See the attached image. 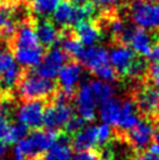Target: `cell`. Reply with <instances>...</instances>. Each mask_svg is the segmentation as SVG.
Here are the masks:
<instances>
[{"instance_id":"cell-1","label":"cell","mask_w":159,"mask_h":160,"mask_svg":"<svg viewBox=\"0 0 159 160\" xmlns=\"http://www.w3.org/2000/svg\"><path fill=\"white\" fill-rule=\"evenodd\" d=\"M17 89L22 102L34 99L47 101L56 91V84L53 80L44 78L34 71H26L21 72Z\"/></svg>"},{"instance_id":"cell-2","label":"cell","mask_w":159,"mask_h":160,"mask_svg":"<svg viewBox=\"0 0 159 160\" xmlns=\"http://www.w3.org/2000/svg\"><path fill=\"white\" fill-rule=\"evenodd\" d=\"M95 12L91 0H64L59 2L53 12V20L61 27L76 26L88 20Z\"/></svg>"},{"instance_id":"cell-3","label":"cell","mask_w":159,"mask_h":160,"mask_svg":"<svg viewBox=\"0 0 159 160\" xmlns=\"http://www.w3.org/2000/svg\"><path fill=\"white\" fill-rule=\"evenodd\" d=\"M79 60L98 80L109 83L116 80L117 74L109 62V54L105 48L96 45L89 46L83 48Z\"/></svg>"},{"instance_id":"cell-4","label":"cell","mask_w":159,"mask_h":160,"mask_svg":"<svg viewBox=\"0 0 159 160\" xmlns=\"http://www.w3.org/2000/svg\"><path fill=\"white\" fill-rule=\"evenodd\" d=\"M59 133L55 130H33L18 142L17 146L23 153L26 160H42L44 154L56 140Z\"/></svg>"},{"instance_id":"cell-5","label":"cell","mask_w":159,"mask_h":160,"mask_svg":"<svg viewBox=\"0 0 159 160\" xmlns=\"http://www.w3.org/2000/svg\"><path fill=\"white\" fill-rule=\"evenodd\" d=\"M133 23L146 31L159 29V4L156 1L135 0L130 8Z\"/></svg>"},{"instance_id":"cell-6","label":"cell","mask_w":159,"mask_h":160,"mask_svg":"<svg viewBox=\"0 0 159 160\" xmlns=\"http://www.w3.org/2000/svg\"><path fill=\"white\" fill-rule=\"evenodd\" d=\"M46 102L47 101H42V99L22 102V104L19 105L15 111V116L18 118L19 123L23 124L28 129H40L44 125V112Z\"/></svg>"},{"instance_id":"cell-7","label":"cell","mask_w":159,"mask_h":160,"mask_svg":"<svg viewBox=\"0 0 159 160\" xmlns=\"http://www.w3.org/2000/svg\"><path fill=\"white\" fill-rule=\"evenodd\" d=\"M73 117V109L69 102H52L44 107V125L49 130H58L64 128Z\"/></svg>"},{"instance_id":"cell-8","label":"cell","mask_w":159,"mask_h":160,"mask_svg":"<svg viewBox=\"0 0 159 160\" xmlns=\"http://www.w3.org/2000/svg\"><path fill=\"white\" fill-rule=\"evenodd\" d=\"M121 40L141 56H147L153 46V36L150 31H146L139 27H130L125 29Z\"/></svg>"},{"instance_id":"cell-9","label":"cell","mask_w":159,"mask_h":160,"mask_svg":"<svg viewBox=\"0 0 159 160\" xmlns=\"http://www.w3.org/2000/svg\"><path fill=\"white\" fill-rule=\"evenodd\" d=\"M67 58L68 55L61 48L52 47L47 53L44 54V58L36 67L35 72L44 78L54 80L55 77H58L59 71L67 62Z\"/></svg>"},{"instance_id":"cell-10","label":"cell","mask_w":159,"mask_h":160,"mask_svg":"<svg viewBox=\"0 0 159 160\" xmlns=\"http://www.w3.org/2000/svg\"><path fill=\"white\" fill-rule=\"evenodd\" d=\"M155 137V126L149 120H138V123L126 131V139L132 148L136 151H143Z\"/></svg>"},{"instance_id":"cell-11","label":"cell","mask_w":159,"mask_h":160,"mask_svg":"<svg viewBox=\"0 0 159 160\" xmlns=\"http://www.w3.org/2000/svg\"><path fill=\"white\" fill-rule=\"evenodd\" d=\"M76 90V109L79 116L85 122H91L96 117L98 104L91 92L89 81L83 82Z\"/></svg>"},{"instance_id":"cell-12","label":"cell","mask_w":159,"mask_h":160,"mask_svg":"<svg viewBox=\"0 0 159 160\" xmlns=\"http://www.w3.org/2000/svg\"><path fill=\"white\" fill-rule=\"evenodd\" d=\"M83 75V68L77 62H68L59 71L58 78L61 90L68 96H73Z\"/></svg>"},{"instance_id":"cell-13","label":"cell","mask_w":159,"mask_h":160,"mask_svg":"<svg viewBox=\"0 0 159 160\" xmlns=\"http://www.w3.org/2000/svg\"><path fill=\"white\" fill-rule=\"evenodd\" d=\"M109 54V62L114 68L116 74L126 75L129 68L131 67L133 60L136 58L133 50L126 45H118L111 48Z\"/></svg>"},{"instance_id":"cell-14","label":"cell","mask_w":159,"mask_h":160,"mask_svg":"<svg viewBox=\"0 0 159 160\" xmlns=\"http://www.w3.org/2000/svg\"><path fill=\"white\" fill-rule=\"evenodd\" d=\"M136 107L145 116H155L159 111V88L146 87L138 91L136 96Z\"/></svg>"},{"instance_id":"cell-15","label":"cell","mask_w":159,"mask_h":160,"mask_svg":"<svg viewBox=\"0 0 159 160\" xmlns=\"http://www.w3.org/2000/svg\"><path fill=\"white\" fill-rule=\"evenodd\" d=\"M44 54V47L39 43L32 47H14L13 56L21 67L35 68L40 64Z\"/></svg>"},{"instance_id":"cell-16","label":"cell","mask_w":159,"mask_h":160,"mask_svg":"<svg viewBox=\"0 0 159 160\" xmlns=\"http://www.w3.org/2000/svg\"><path fill=\"white\" fill-rule=\"evenodd\" d=\"M73 147L69 136L67 133H59L56 140L44 154L42 160H71Z\"/></svg>"},{"instance_id":"cell-17","label":"cell","mask_w":159,"mask_h":160,"mask_svg":"<svg viewBox=\"0 0 159 160\" xmlns=\"http://www.w3.org/2000/svg\"><path fill=\"white\" fill-rule=\"evenodd\" d=\"M98 145L97 142V126L96 125H88L83 126L74 133V138L71 142V147L76 151H84V150H93Z\"/></svg>"},{"instance_id":"cell-18","label":"cell","mask_w":159,"mask_h":160,"mask_svg":"<svg viewBox=\"0 0 159 160\" xmlns=\"http://www.w3.org/2000/svg\"><path fill=\"white\" fill-rule=\"evenodd\" d=\"M35 34L42 47H53L60 40V33L58 27L52 21L42 18L35 25Z\"/></svg>"},{"instance_id":"cell-19","label":"cell","mask_w":159,"mask_h":160,"mask_svg":"<svg viewBox=\"0 0 159 160\" xmlns=\"http://www.w3.org/2000/svg\"><path fill=\"white\" fill-rule=\"evenodd\" d=\"M101 31L96 25L89 20L81 21L75 26V38L81 42L82 46L96 45L101 40Z\"/></svg>"},{"instance_id":"cell-20","label":"cell","mask_w":159,"mask_h":160,"mask_svg":"<svg viewBox=\"0 0 159 160\" xmlns=\"http://www.w3.org/2000/svg\"><path fill=\"white\" fill-rule=\"evenodd\" d=\"M138 109L132 99H124L121 104V112L116 126L119 130L128 131L138 123Z\"/></svg>"},{"instance_id":"cell-21","label":"cell","mask_w":159,"mask_h":160,"mask_svg":"<svg viewBox=\"0 0 159 160\" xmlns=\"http://www.w3.org/2000/svg\"><path fill=\"white\" fill-rule=\"evenodd\" d=\"M121 104H122V101L115 97H111L105 102L101 103L100 104V118L102 122L110 126H116L119 112H121Z\"/></svg>"},{"instance_id":"cell-22","label":"cell","mask_w":159,"mask_h":160,"mask_svg":"<svg viewBox=\"0 0 159 160\" xmlns=\"http://www.w3.org/2000/svg\"><path fill=\"white\" fill-rule=\"evenodd\" d=\"M89 85L98 105L108 101L109 98L114 97V88L111 87L109 82H104L96 78V80L89 81Z\"/></svg>"},{"instance_id":"cell-23","label":"cell","mask_w":159,"mask_h":160,"mask_svg":"<svg viewBox=\"0 0 159 160\" xmlns=\"http://www.w3.org/2000/svg\"><path fill=\"white\" fill-rule=\"evenodd\" d=\"M60 0H31V9L40 18H47L52 15Z\"/></svg>"},{"instance_id":"cell-24","label":"cell","mask_w":159,"mask_h":160,"mask_svg":"<svg viewBox=\"0 0 159 160\" xmlns=\"http://www.w3.org/2000/svg\"><path fill=\"white\" fill-rule=\"evenodd\" d=\"M14 32L15 23L11 9L7 7H0V38H11Z\"/></svg>"},{"instance_id":"cell-25","label":"cell","mask_w":159,"mask_h":160,"mask_svg":"<svg viewBox=\"0 0 159 160\" xmlns=\"http://www.w3.org/2000/svg\"><path fill=\"white\" fill-rule=\"evenodd\" d=\"M61 49L68 56L79 58V56L83 50V46L81 45V42L76 39L75 36L68 35L63 38V40L61 42Z\"/></svg>"},{"instance_id":"cell-26","label":"cell","mask_w":159,"mask_h":160,"mask_svg":"<svg viewBox=\"0 0 159 160\" xmlns=\"http://www.w3.org/2000/svg\"><path fill=\"white\" fill-rule=\"evenodd\" d=\"M15 66L17 62L11 50L7 48H0V75L5 74Z\"/></svg>"},{"instance_id":"cell-27","label":"cell","mask_w":159,"mask_h":160,"mask_svg":"<svg viewBox=\"0 0 159 160\" xmlns=\"http://www.w3.org/2000/svg\"><path fill=\"white\" fill-rule=\"evenodd\" d=\"M146 70H147V64L143 58H135L133 60L131 67L129 68L126 75L130 76L131 78H141L145 75Z\"/></svg>"},{"instance_id":"cell-28","label":"cell","mask_w":159,"mask_h":160,"mask_svg":"<svg viewBox=\"0 0 159 160\" xmlns=\"http://www.w3.org/2000/svg\"><path fill=\"white\" fill-rule=\"evenodd\" d=\"M11 130H12V120L9 117L0 115V142L5 144H11Z\"/></svg>"},{"instance_id":"cell-29","label":"cell","mask_w":159,"mask_h":160,"mask_svg":"<svg viewBox=\"0 0 159 160\" xmlns=\"http://www.w3.org/2000/svg\"><path fill=\"white\" fill-rule=\"evenodd\" d=\"M128 26L129 25H126V22H124L122 19L115 18V19H111L110 21H109L106 28H108V31H109V33H110L111 35L121 39L123 36L125 29L128 28Z\"/></svg>"},{"instance_id":"cell-30","label":"cell","mask_w":159,"mask_h":160,"mask_svg":"<svg viewBox=\"0 0 159 160\" xmlns=\"http://www.w3.org/2000/svg\"><path fill=\"white\" fill-rule=\"evenodd\" d=\"M28 134V128H26L21 123L12 124V130H11V144L20 142L22 138H25Z\"/></svg>"},{"instance_id":"cell-31","label":"cell","mask_w":159,"mask_h":160,"mask_svg":"<svg viewBox=\"0 0 159 160\" xmlns=\"http://www.w3.org/2000/svg\"><path fill=\"white\" fill-rule=\"evenodd\" d=\"M112 137V130H111L110 125L103 124L97 126V142L98 145H105Z\"/></svg>"},{"instance_id":"cell-32","label":"cell","mask_w":159,"mask_h":160,"mask_svg":"<svg viewBox=\"0 0 159 160\" xmlns=\"http://www.w3.org/2000/svg\"><path fill=\"white\" fill-rule=\"evenodd\" d=\"M85 124V120L82 119L80 116H76V117H71L69 122L66 124V130H67V133L70 134V133H76L79 130H81Z\"/></svg>"},{"instance_id":"cell-33","label":"cell","mask_w":159,"mask_h":160,"mask_svg":"<svg viewBox=\"0 0 159 160\" xmlns=\"http://www.w3.org/2000/svg\"><path fill=\"white\" fill-rule=\"evenodd\" d=\"M149 76L155 87L159 88V58L152 60L149 67Z\"/></svg>"},{"instance_id":"cell-34","label":"cell","mask_w":159,"mask_h":160,"mask_svg":"<svg viewBox=\"0 0 159 160\" xmlns=\"http://www.w3.org/2000/svg\"><path fill=\"white\" fill-rule=\"evenodd\" d=\"M71 160H100V156L93 150H84L77 151V153L73 156Z\"/></svg>"},{"instance_id":"cell-35","label":"cell","mask_w":159,"mask_h":160,"mask_svg":"<svg viewBox=\"0 0 159 160\" xmlns=\"http://www.w3.org/2000/svg\"><path fill=\"white\" fill-rule=\"evenodd\" d=\"M125 0H93V2L102 9H111L121 5Z\"/></svg>"},{"instance_id":"cell-36","label":"cell","mask_w":159,"mask_h":160,"mask_svg":"<svg viewBox=\"0 0 159 160\" xmlns=\"http://www.w3.org/2000/svg\"><path fill=\"white\" fill-rule=\"evenodd\" d=\"M135 160H159L158 154H155L152 152H143Z\"/></svg>"},{"instance_id":"cell-37","label":"cell","mask_w":159,"mask_h":160,"mask_svg":"<svg viewBox=\"0 0 159 160\" xmlns=\"http://www.w3.org/2000/svg\"><path fill=\"white\" fill-rule=\"evenodd\" d=\"M149 151L159 156V133L155 134L153 140H152V142H151L150 146H149Z\"/></svg>"},{"instance_id":"cell-38","label":"cell","mask_w":159,"mask_h":160,"mask_svg":"<svg viewBox=\"0 0 159 160\" xmlns=\"http://www.w3.org/2000/svg\"><path fill=\"white\" fill-rule=\"evenodd\" d=\"M147 56H149V58H150V61L159 58V42L153 43V46H152V48H151L150 53H149Z\"/></svg>"},{"instance_id":"cell-39","label":"cell","mask_w":159,"mask_h":160,"mask_svg":"<svg viewBox=\"0 0 159 160\" xmlns=\"http://www.w3.org/2000/svg\"><path fill=\"white\" fill-rule=\"evenodd\" d=\"M7 144L0 142V160H4L5 157L7 156Z\"/></svg>"},{"instance_id":"cell-40","label":"cell","mask_w":159,"mask_h":160,"mask_svg":"<svg viewBox=\"0 0 159 160\" xmlns=\"http://www.w3.org/2000/svg\"><path fill=\"white\" fill-rule=\"evenodd\" d=\"M157 130L159 131V119H158V122H157Z\"/></svg>"},{"instance_id":"cell-41","label":"cell","mask_w":159,"mask_h":160,"mask_svg":"<svg viewBox=\"0 0 159 160\" xmlns=\"http://www.w3.org/2000/svg\"><path fill=\"white\" fill-rule=\"evenodd\" d=\"M145 1H155V0H145Z\"/></svg>"},{"instance_id":"cell-42","label":"cell","mask_w":159,"mask_h":160,"mask_svg":"<svg viewBox=\"0 0 159 160\" xmlns=\"http://www.w3.org/2000/svg\"><path fill=\"white\" fill-rule=\"evenodd\" d=\"M0 104H1V101H0Z\"/></svg>"}]
</instances>
